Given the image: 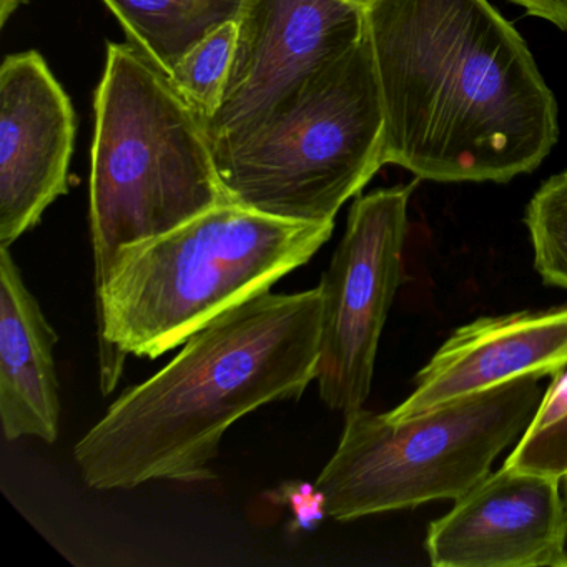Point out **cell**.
Instances as JSON below:
<instances>
[{"mask_svg": "<svg viewBox=\"0 0 567 567\" xmlns=\"http://www.w3.org/2000/svg\"><path fill=\"white\" fill-rule=\"evenodd\" d=\"M367 35L384 164L440 184H506L556 147V97L489 0H374Z\"/></svg>", "mask_w": 567, "mask_h": 567, "instance_id": "6da1fadb", "label": "cell"}, {"mask_svg": "<svg viewBox=\"0 0 567 567\" xmlns=\"http://www.w3.org/2000/svg\"><path fill=\"white\" fill-rule=\"evenodd\" d=\"M321 307L320 287L267 291L205 324L75 444L84 483L115 491L214 480L231 424L267 404L300 400L313 383Z\"/></svg>", "mask_w": 567, "mask_h": 567, "instance_id": "7a4b0ae2", "label": "cell"}, {"mask_svg": "<svg viewBox=\"0 0 567 567\" xmlns=\"http://www.w3.org/2000/svg\"><path fill=\"white\" fill-rule=\"evenodd\" d=\"M334 224H307L227 202L127 248L95 290L101 390L131 354L157 360L205 324L307 265Z\"/></svg>", "mask_w": 567, "mask_h": 567, "instance_id": "3957f363", "label": "cell"}, {"mask_svg": "<svg viewBox=\"0 0 567 567\" xmlns=\"http://www.w3.org/2000/svg\"><path fill=\"white\" fill-rule=\"evenodd\" d=\"M227 202L204 118L137 45L109 44L91 158L95 290L122 251Z\"/></svg>", "mask_w": 567, "mask_h": 567, "instance_id": "277c9868", "label": "cell"}, {"mask_svg": "<svg viewBox=\"0 0 567 567\" xmlns=\"http://www.w3.org/2000/svg\"><path fill=\"white\" fill-rule=\"evenodd\" d=\"M214 158L234 204L285 220L334 224L340 208L386 165L368 35Z\"/></svg>", "mask_w": 567, "mask_h": 567, "instance_id": "5b68a950", "label": "cell"}, {"mask_svg": "<svg viewBox=\"0 0 567 567\" xmlns=\"http://www.w3.org/2000/svg\"><path fill=\"white\" fill-rule=\"evenodd\" d=\"M539 380L517 378L403 420L364 408L344 414L340 444L315 483L327 516L353 520L456 501L523 436L543 401Z\"/></svg>", "mask_w": 567, "mask_h": 567, "instance_id": "8992f818", "label": "cell"}, {"mask_svg": "<svg viewBox=\"0 0 567 567\" xmlns=\"http://www.w3.org/2000/svg\"><path fill=\"white\" fill-rule=\"evenodd\" d=\"M413 185L358 197L347 230L321 277L318 393L330 410L348 414L370 396L381 333L403 284L408 204Z\"/></svg>", "mask_w": 567, "mask_h": 567, "instance_id": "52a82bcc", "label": "cell"}, {"mask_svg": "<svg viewBox=\"0 0 567 567\" xmlns=\"http://www.w3.org/2000/svg\"><path fill=\"white\" fill-rule=\"evenodd\" d=\"M364 34L367 11L347 0H245L224 95L205 122L214 154L234 147Z\"/></svg>", "mask_w": 567, "mask_h": 567, "instance_id": "ba28073f", "label": "cell"}, {"mask_svg": "<svg viewBox=\"0 0 567 567\" xmlns=\"http://www.w3.org/2000/svg\"><path fill=\"white\" fill-rule=\"evenodd\" d=\"M75 112L39 52L0 68V247L38 227L69 192Z\"/></svg>", "mask_w": 567, "mask_h": 567, "instance_id": "9c48e42d", "label": "cell"}, {"mask_svg": "<svg viewBox=\"0 0 567 567\" xmlns=\"http://www.w3.org/2000/svg\"><path fill=\"white\" fill-rule=\"evenodd\" d=\"M559 477L503 466L431 523L436 567H567V506Z\"/></svg>", "mask_w": 567, "mask_h": 567, "instance_id": "30bf717a", "label": "cell"}, {"mask_svg": "<svg viewBox=\"0 0 567 567\" xmlns=\"http://www.w3.org/2000/svg\"><path fill=\"white\" fill-rule=\"evenodd\" d=\"M567 368V305L483 317L457 328L417 373L394 420L523 377H556Z\"/></svg>", "mask_w": 567, "mask_h": 567, "instance_id": "8fae6325", "label": "cell"}, {"mask_svg": "<svg viewBox=\"0 0 567 567\" xmlns=\"http://www.w3.org/2000/svg\"><path fill=\"white\" fill-rule=\"evenodd\" d=\"M11 247H0V421L8 441L61 433L58 333L24 284Z\"/></svg>", "mask_w": 567, "mask_h": 567, "instance_id": "7c38bea8", "label": "cell"}, {"mask_svg": "<svg viewBox=\"0 0 567 567\" xmlns=\"http://www.w3.org/2000/svg\"><path fill=\"white\" fill-rule=\"evenodd\" d=\"M245 0H104L131 42L171 75L205 38L237 22Z\"/></svg>", "mask_w": 567, "mask_h": 567, "instance_id": "4fadbf2b", "label": "cell"}, {"mask_svg": "<svg viewBox=\"0 0 567 567\" xmlns=\"http://www.w3.org/2000/svg\"><path fill=\"white\" fill-rule=\"evenodd\" d=\"M504 466L564 480L567 474V368L553 377Z\"/></svg>", "mask_w": 567, "mask_h": 567, "instance_id": "5bb4252c", "label": "cell"}, {"mask_svg": "<svg viewBox=\"0 0 567 567\" xmlns=\"http://www.w3.org/2000/svg\"><path fill=\"white\" fill-rule=\"evenodd\" d=\"M534 251V268L544 284L567 290V171L540 185L524 218Z\"/></svg>", "mask_w": 567, "mask_h": 567, "instance_id": "9a60e30c", "label": "cell"}, {"mask_svg": "<svg viewBox=\"0 0 567 567\" xmlns=\"http://www.w3.org/2000/svg\"><path fill=\"white\" fill-rule=\"evenodd\" d=\"M237 44V22H228L195 45L168 78L205 122L224 95Z\"/></svg>", "mask_w": 567, "mask_h": 567, "instance_id": "2e32d148", "label": "cell"}, {"mask_svg": "<svg viewBox=\"0 0 567 567\" xmlns=\"http://www.w3.org/2000/svg\"><path fill=\"white\" fill-rule=\"evenodd\" d=\"M288 499H290L288 503H290L291 511L297 516L298 524L303 529H307L327 514L323 494L317 486L295 484L293 489L288 494Z\"/></svg>", "mask_w": 567, "mask_h": 567, "instance_id": "e0dca14e", "label": "cell"}, {"mask_svg": "<svg viewBox=\"0 0 567 567\" xmlns=\"http://www.w3.org/2000/svg\"><path fill=\"white\" fill-rule=\"evenodd\" d=\"M533 18L543 19L567 32V0H513Z\"/></svg>", "mask_w": 567, "mask_h": 567, "instance_id": "ac0fdd59", "label": "cell"}, {"mask_svg": "<svg viewBox=\"0 0 567 567\" xmlns=\"http://www.w3.org/2000/svg\"><path fill=\"white\" fill-rule=\"evenodd\" d=\"M31 0H0V25L4 28L9 19L14 16L21 6L29 4Z\"/></svg>", "mask_w": 567, "mask_h": 567, "instance_id": "d6986e66", "label": "cell"}, {"mask_svg": "<svg viewBox=\"0 0 567 567\" xmlns=\"http://www.w3.org/2000/svg\"><path fill=\"white\" fill-rule=\"evenodd\" d=\"M347 2L358 6V8L364 9V11H367V9L373 4L374 0H347Z\"/></svg>", "mask_w": 567, "mask_h": 567, "instance_id": "ffe728a7", "label": "cell"}, {"mask_svg": "<svg viewBox=\"0 0 567 567\" xmlns=\"http://www.w3.org/2000/svg\"><path fill=\"white\" fill-rule=\"evenodd\" d=\"M564 480H566V506H567V474L564 476Z\"/></svg>", "mask_w": 567, "mask_h": 567, "instance_id": "44dd1931", "label": "cell"}]
</instances>
